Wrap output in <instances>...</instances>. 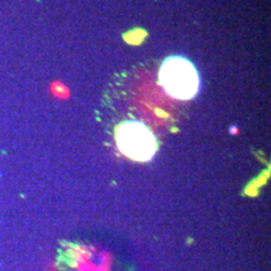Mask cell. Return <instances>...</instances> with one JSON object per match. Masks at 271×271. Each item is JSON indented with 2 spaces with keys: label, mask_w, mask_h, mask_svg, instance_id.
<instances>
[{
  "label": "cell",
  "mask_w": 271,
  "mask_h": 271,
  "mask_svg": "<svg viewBox=\"0 0 271 271\" xmlns=\"http://www.w3.org/2000/svg\"><path fill=\"white\" fill-rule=\"evenodd\" d=\"M158 82L168 96L190 100L200 89V75L191 60L182 55H171L161 64Z\"/></svg>",
  "instance_id": "1"
},
{
  "label": "cell",
  "mask_w": 271,
  "mask_h": 271,
  "mask_svg": "<svg viewBox=\"0 0 271 271\" xmlns=\"http://www.w3.org/2000/svg\"><path fill=\"white\" fill-rule=\"evenodd\" d=\"M115 143L126 157L137 162L153 158L158 143L153 132L139 121H126L115 129Z\"/></svg>",
  "instance_id": "2"
}]
</instances>
